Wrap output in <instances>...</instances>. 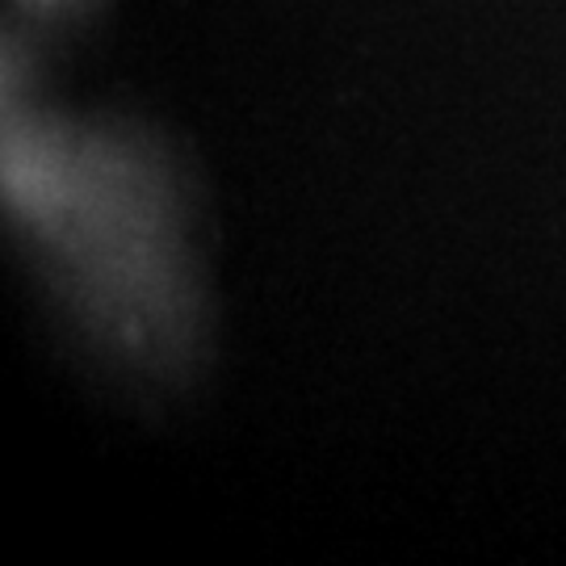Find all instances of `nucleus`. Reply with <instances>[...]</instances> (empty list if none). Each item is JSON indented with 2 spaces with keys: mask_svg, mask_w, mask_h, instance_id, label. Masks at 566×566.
Here are the masks:
<instances>
[]
</instances>
